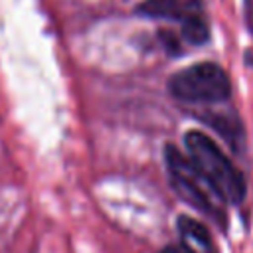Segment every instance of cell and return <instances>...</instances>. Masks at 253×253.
I'll use <instances>...</instances> for the list:
<instances>
[{
  "mask_svg": "<svg viewBox=\"0 0 253 253\" xmlns=\"http://www.w3.org/2000/svg\"><path fill=\"white\" fill-rule=\"evenodd\" d=\"M184 144L188 158L221 202L239 204L245 198V180L217 142L200 130H190L184 136Z\"/></svg>",
  "mask_w": 253,
  "mask_h": 253,
  "instance_id": "6da1fadb",
  "label": "cell"
},
{
  "mask_svg": "<svg viewBox=\"0 0 253 253\" xmlns=\"http://www.w3.org/2000/svg\"><path fill=\"white\" fill-rule=\"evenodd\" d=\"M164 156H166V166L170 172L172 186L180 194V198L186 200L188 204H192L194 208H198L200 211L221 219V211L211 200V194L215 198H217V194L211 190V186L206 182V178L196 170L192 160L188 156H184L172 144H168L164 148Z\"/></svg>",
  "mask_w": 253,
  "mask_h": 253,
  "instance_id": "3957f363",
  "label": "cell"
},
{
  "mask_svg": "<svg viewBox=\"0 0 253 253\" xmlns=\"http://www.w3.org/2000/svg\"><path fill=\"white\" fill-rule=\"evenodd\" d=\"M160 253H184L180 247H168V249H164V251H160Z\"/></svg>",
  "mask_w": 253,
  "mask_h": 253,
  "instance_id": "52a82bcc",
  "label": "cell"
},
{
  "mask_svg": "<svg viewBox=\"0 0 253 253\" xmlns=\"http://www.w3.org/2000/svg\"><path fill=\"white\" fill-rule=\"evenodd\" d=\"M182 38L190 43H204L210 38L208 26L200 16H192L182 20Z\"/></svg>",
  "mask_w": 253,
  "mask_h": 253,
  "instance_id": "8992f818",
  "label": "cell"
},
{
  "mask_svg": "<svg viewBox=\"0 0 253 253\" xmlns=\"http://www.w3.org/2000/svg\"><path fill=\"white\" fill-rule=\"evenodd\" d=\"M178 235L184 253H215V243L208 227L188 215L178 217Z\"/></svg>",
  "mask_w": 253,
  "mask_h": 253,
  "instance_id": "277c9868",
  "label": "cell"
},
{
  "mask_svg": "<svg viewBox=\"0 0 253 253\" xmlns=\"http://www.w3.org/2000/svg\"><path fill=\"white\" fill-rule=\"evenodd\" d=\"M202 0H144L138 6V12L156 18H174L186 20L192 16H200Z\"/></svg>",
  "mask_w": 253,
  "mask_h": 253,
  "instance_id": "5b68a950",
  "label": "cell"
},
{
  "mask_svg": "<svg viewBox=\"0 0 253 253\" xmlns=\"http://www.w3.org/2000/svg\"><path fill=\"white\" fill-rule=\"evenodd\" d=\"M170 93L188 103H219L229 97V77L215 63L190 65L170 79Z\"/></svg>",
  "mask_w": 253,
  "mask_h": 253,
  "instance_id": "7a4b0ae2",
  "label": "cell"
}]
</instances>
